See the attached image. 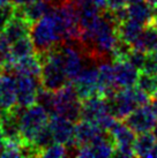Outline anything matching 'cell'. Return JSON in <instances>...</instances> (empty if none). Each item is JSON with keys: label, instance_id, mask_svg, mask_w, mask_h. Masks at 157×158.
Masks as SVG:
<instances>
[{"label": "cell", "instance_id": "1", "mask_svg": "<svg viewBox=\"0 0 157 158\" xmlns=\"http://www.w3.org/2000/svg\"><path fill=\"white\" fill-rule=\"evenodd\" d=\"M30 38L37 54L48 52L68 40L67 26L58 6L31 24Z\"/></svg>", "mask_w": 157, "mask_h": 158}, {"label": "cell", "instance_id": "2", "mask_svg": "<svg viewBox=\"0 0 157 158\" xmlns=\"http://www.w3.org/2000/svg\"><path fill=\"white\" fill-rule=\"evenodd\" d=\"M38 57L42 62V73H40L42 88L56 92L70 83L66 74L59 46L50 50L48 52L38 54Z\"/></svg>", "mask_w": 157, "mask_h": 158}, {"label": "cell", "instance_id": "3", "mask_svg": "<svg viewBox=\"0 0 157 158\" xmlns=\"http://www.w3.org/2000/svg\"><path fill=\"white\" fill-rule=\"evenodd\" d=\"M18 114L22 141L24 144H31L39 131L49 123L50 114L37 103L29 107L18 106Z\"/></svg>", "mask_w": 157, "mask_h": 158}, {"label": "cell", "instance_id": "4", "mask_svg": "<svg viewBox=\"0 0 157 158\" xmlns=\"http://www.w3.org/2000/svg\"><path fill=\"white\" fill-rule=\"evenodd\" d=\"M82 99L80 98L75 85L72 82L54 92V112L53 115H60L73 123L81 119Z\"/></svg>", "mask_w": 157, "mask_h": 158}, {"label": "cell", "instance_id": "5", "mask_svg": "<svg viewBox=\"0 0 157 158\" xmlns=\"http://www.w3.org/2000/svg\"><path fill=\"white\" fill-rule=\"evenodd\" d=\"M98 64L96 60L87 58V62L81 70L78 76L72 82L76 88L78 96L81 99L88 98L90 96L97 95V88H98Z\"/></svg>", "mask_w": 157, "mask_h": 158}, {"label": "cell", "instance_id": "6", "mask_svg": "<svg viewBox=\"0 0 157 158\" xmlns=\"http://www.w3.org/2000/svg\"><path fill=\"white\" fill-rule=\"evenodd\" d=\"M110 111L118 120H125L129 114L139 107L134 96V87L119 89L112 97L108 98Z\"/></svg>", "mask_w": 157, "mask_h": 158}, {"label": "cell", "instance_id": "7", "mask_svg": "<svg viewBox=\"0 0 157 158\" xmlns=\"http://www.w3.org/2000/svg\"><path fill=\"white\" fill-rule=\"evenodd\" d=\"M110 133L112 135V139H113L114 142V148H116L114 156L135 157L134 150H133L134 141L136 139L135 132L128 125H126L125 123H121L119 120L116 123V126L110 131Z\"/></svg>", "mask_w": 157, "mask_h": 158}, {"label": "cell", "instance_id": "8", "mask_svg": "<svg viewBox=\"0 0 157 158\" xmlns=\"http://www.w3.org/2000/svg\"><path fill=\"white\" fill-rule=\"evenodd\" d=\"M18 88V106L29 107L37 103V95L42 88L40 77L24 74H15Z\"/></svg>", "mask_w": 157, "mask_h": 158}, {"label": "cell", "instance_id": "9", "mask_svg": "<svg viewBox=\"0 0 157 158\" xmlns=\"http://www.w3.org/2000/svg\"><path fill=\"white\" fill-rule=\"evenodd\" d=\"M18 106L16 76L12 72H4L0 76V111L9 113Z\"/></svg>", "mask_w": 157, "mask_h": 158}, {"label": "cell", "instance_id": "10", "mask_svg": "<svg viewBox=\"0 0 157 158\" xmlns=\"http://www.w3.org/2000/svg\"><path fill=\"white\" fill-rule=\"evenodd\" d=\"M124 123L128 125L135 133H146L153 131L154 126L157 123V118L154 113L153 106L150 104L136 107Z\"/></svg>", "mask_w": 157, "mask_h": 158}, {"label": "cell", "instance_id": "11", "mask_svg": "<svg viewBox=\"0 0 157 158\" xmlns=\"http://www.w3.org/2000/svg\"><path fill=\"white\" fill-rule=\"evenodd\" d=\"M49 126L51 128L54 142L67 145L70 152V150L74 148V123L60 115H51Z\"/></svg>", "mask_w": 157, "mask_h": 158}, {"label": "cell", "instance_id": "12", "mask_svg": "<svg viewBox=\"0 0 157 158\" xmlns=\"http://www.w3.org/2000/svg\"><path fill=\"white\" fill-rule=\"evenodd\" d=\"M108 113H111V111H110L109 102L104 97L94 95L82 99L81 119L83 120H88L96 123L103 115Z\"/></svg>", "mask_w": 157, "mask_h": 158}, {"label": "cell", "instance_id": "13", "mask_svg": "<svg viewBox=\"0 0 157 158\" xmlns=\"http://www.w3.org/2000/svg\"><path fill=\"white\" fill-rule=\"evenodd\" d=\"M104 133V131L100 126H97L96 123H91V121H88V120L80 119L76 123V125H75L74 148L73 149L76 151L78 147H82V145H87L89 143H91L96 139H98L100 135H103ZM73 149L70 150V152L73 151Z\"/></svg>", "mask_w": 157, "mask_h": 158}, {"label": "cell", "instance_id": "14", "mask_svg": "<svg viewBox=\"0 0 157 158\" xmlns=\"http://www.w3.org/2000/svg\"><path fill=\"white\" fill-rule=\"evenodd\" d=\"M114 79L119 88H132L136 84L139 70L126 60L113 61Z\"/></svg>", "mask_w": 157, "mask_h": 158}, {"label": "cell", "instance_id": "15", "mask_svg": "<svg viewBox=\"0 0 157 158\" xmlns=\"http://www.w3.org/2000/svg\"><path fill=\"white\" fill-rule=\"evenodd\" d=\"M53 7L54 6L52 4L45 0H37L22 6H16V13L32 24L34 22L38 21L39 19L43 18L44 15H46Z\"/></svg>", "mask_w": 157, "mask_h": 158}, {"label": "cell", "instance_id": "16", "mask_svg": "<svg viewBox=\"0 0 157 158\" xmlns=\"http://www.w3.org/2000/svg\"><path fill=\"white\" fill-rule=\"evenodd\" d=\"M30 28L31 23L28 22L26 19L22 18L21 15H19L15 12L13 19L6 24V27L2 30L0 31H2L6 35V37L9 40V42L13 44L14 42L19 40L20 38H23L26 36L30 35Z\"/></svg>", "mask_w": 157, "mask_h": 158}, {"label": "cell", "instance_id": "17", "mask_svg": "<svg viewBox=\"0 0 157 158\" xmlns=\"http://www.w3.org/2000/svg\"><path fill=\"white\" fill-rule=\"evenodd\" d=\"M128 7V16L129 19L142 23L143 26H147L149 23L155 21L157 15V8L148 1L140 2V4H131Z\"/></svg>", "mask_w": 157, "mask_h": 158}, {"label": "cell", "instance_id": "18", "mask_svg": "<svg viewBox=\"0 0 157 158\" xmlns=\"http://www.w3.org/2000/svg\"><path fill=\"white\" fill-rule=\"evenodd\" d=\"M11 72L13 74H24L40 77L42 62H40L38 54L35 53V54H31L29 57H26L23 58V59L18 60L13 65Z\"/></svg>", "mask_w": 157, "mask_h": 158}, {"label": "cell", "instance_id": "19", "mask_svg": "<svg viewBox=\"0 0 157 158\" xmlns=\"http://www.w3.org/2000/svg\"><path fill=\"white\" fill-rule=\"evenodd\" d=\"M157 45V27L155 21L144 26L143 30L139 36V38L133 44V48L140 50L142 52L150 53Z\"/></svg>", "mask_w": 157, "mask_h": 158}, {"label": "cell", "instance_id": "20", "mask_svg": "<svg viewBox=\"0 0 157 158\" xmlns=\"http://www.w3.org/2000/svg\"><path fill=\"white\" fill-rule=\"evenodd\" d=\"M143 28H144V26L142 23L138 22V21H134V20H132V19H128V20H126V21H124V22H121V23H119L117 26L118 37L133 46V44L135 43V40H138L139 36L141 35Z\"/></svg>", "mask_w": 157, "mask_h": 158}, {"label": "cell", "instance_id": "21", "mask_svg": "<svg viewBox=\"0 0 157 158\" xmlns=\"http://www.w3.org/2000/svg\"><path fill=\"white\" fill-rule=\"evenodd\" d=\"M157 141L153 133H140L139 136H136L133 145L135 157H149Z\"/></svg>", "mask_w": 157, "mask_h": 158}, {"label": "cell", "instance_id": "22", "mask_svg": "<svg viewBox=\"0 0 157 158\" xmlns=\"http://www.w3.org/2000/svg\"><path fill=\"white\" fill-rule=\"evenodd\" d=\"M15 64L12 56V43L2 31H0V70L11 72Z\"/></svg>", "mask_w": 157, "mask_h": 158}, {"label": "cell", "instance_id": "23", "mask_svg": "<svg viewBox=\"0 0 157 158\" xmlns=\"http://www.w3.org/2000/svg\"><path fill=\"white\" fill-rule=\"evenodd\" d=\"M35 48H34V44L31 42L30 35L26 36L23 38H20L12 44V56H13L15 62L20 59L29 57L31 54H35Z\"/></svg>", "mask_w": 157, "mask_h": 158}, {"label": "cell", "instance_id": "24", "mask_svg": "<svg viewBox=\"0 0 157 158\" xmlns=\"http://www.w3.org/2000/svg\"><path fill=\"white\" fill-rule=\"evenodd\" d=\"M135 85L153 97L157 90V75L150 74L144 70H139V76Z\"/></svg>", "mask_w": 157, "mask_h": 158}, {"label": "cell", "instance_id": "25", "mask_svg": "<svg viewBox=\"0 0 157 158\" xmlns=\"http://www.w3.org/2000/svg\"><path fill=\"white\" fill-rule=\"evenodd\" d=\"M70 156V151L67 145L61 144V143H57L54 142L51 145H49L45 150H43L40 152V157H52V158H58V157H66Z\"/></svg>", "mask_w": 157, "mask_h": 158}, {"label": "cell", "instance_id": "26", "mask_svg": "<svg viewBox=\"0 0 157 158\" xmlns=\"http://www.w3.org/2000/svg\"><path fill=\"white\" fill-rule=\"evenodd\" d=\"M147 54L148 53L142 52L140 50H136V48H133L128 57L126 58V61H128L132 66H134L138 70L143 69L144 62H146V59H147Z\"/></svg>", "mask_w": 157, "mask_h": 158}, {"label": "cell", "instance_id": "27", "mask_svg": "<svg viewBox=\"0 0 157 158\" xmlns=\"http://www.w3.org/2000/svg\"><path fill=\"white\" fill-rule=\"evenodd\" d=\"M16 12V6L12 2V4L0 7V30H2L6 24L13 19Z\"/></svg>", "mask_w": 157, "mask_h": 158}, {"label": "cell", "instance_id": "28", "mask_svg": "<svg viewBox=\"0 0 157 158\" xmlns=\"http://www.w3.org/2000/svg\"><path fill=\"white\" fill-rule=\"evenodd\" d=\"M106 4H108V8L111 9V10H114V9L127 6L128 0H106Z\"/></svg>", "mask_w": 157, "mask_h": 158}, {"label": "cell", "instance_id": "29", "mask_svg": "<svg viewBox=\"0 0 157 158\" xmlns=\"http://www.w3.org/2000/svg\"><path fill=\"white\" fill-rule=\"evenodd\" d=\"M4 145H5V135H4V132H2V128H1V125H0V154L4 150Z\"/></svg>", "mask_w": 157, "mask_h": 158}, {"label": "cell", "instance_id": "30", "mask_svg": "<svg viewBox=\"0 0 157 158\" xmlns=\"http://www.w3.org/2000/svg\"><path fill=\"white\" fill-rule=\"evenodd\" d=\"M13 0H0V7H4V6H7V5L12 4Z\"/></svg>", "mask_w": 157, "mask_h": 158}, {"label": "cell", "instance_id": "31", "mask_svg": "<svg viewBox=\"0 0 157 158\" xmlns=\"http://www.w3.org/2000/svg\"><path fill=\"white\" fill-rule=\"evenodd\" d=\"M151 106H153L154 113H155V115H156V118H157V99H154V102H153V104H151Z\"/></svg>", "mask_w": 157, "mask_h": 158}, {"label": "cell", "instance_id": "32", "mask_svg": "<svg viewBox=\"0 0 157 158\" xmlns=\"http://www.w3.org/2000/svg\"><path fill=\"white\" fill-rule=\"evenodd\" d=\"M148 54H150L151 57L155 58V59H156V60H157V45H156V46H155V48H154L153 51H151V52H150V53H148Z\"/></svg>", "mask_w": 157, "mask_h": 158}, {"label": "cell", "instance_id": "33", "mask_svg": "<svg viewBox=\"0 0 157 158\" xmlns=\"http://www.w3.org/2000/svg\"><path fill=\"white\" fill-rule=\"evenodd\" d=\"M148 0H128V5L131 4H140V2H146Z\"/></svg>", "mask_w": 157, "mask_h": 158}, {"label": "cell", "instance_id": "34", "mask_svg": "<svg viewBox=\"0 0 157 158\" xmlns=\"http://www.w3.org/2000/svg\"><path fill=\"white\" fill-rule=\"evenodd\" d=\"M149 157H157V143L156 145H155V148L153 149V151L150 152V156Z\"/></svg>", "mask_w": 157, "mask_h": 158}, {"label": "cell", "instance_id": "35", "mask_svg": "<svg viewBox=\"0 0 157 158\" xmlns=\"http://www.w3.org/2000/svg\"><path fill=\"white\" fill-rule=\"evenodd\" d=\"M151 133L154 134V136H155V139H156V141H157V123L154 126V128H153V131H151Z\"/></svg>", "mask_w": 157, "mask_h": 158}, {"label": "cell", "instance_id": "36", "mask_svg": "<svg viewBox=\"0 0 157 158\" xmlns=\"http://www.w3.org/2000/svg\"><path fill=\"white\" fill-rule=\"evenodd\" d=\"M153 98H154V99H157V90H156V92H155V94H154Z\"/></svg>", "mask_w": 157, "mask_h": 158}, {"label": "cell", "instance_id": "37", "mask_svg": "<svg viewBox=\"0 0 157 158\" xmlns=\"http://www.w3.org/2000/svg\"><path fill=\"white\" fill-rule=\"evenodd\" d=\"M155 24H156V27H157V15H156V19H155Z\"/></svg>", "mask_w": 157, "mask_h": 158}]
</instances>
